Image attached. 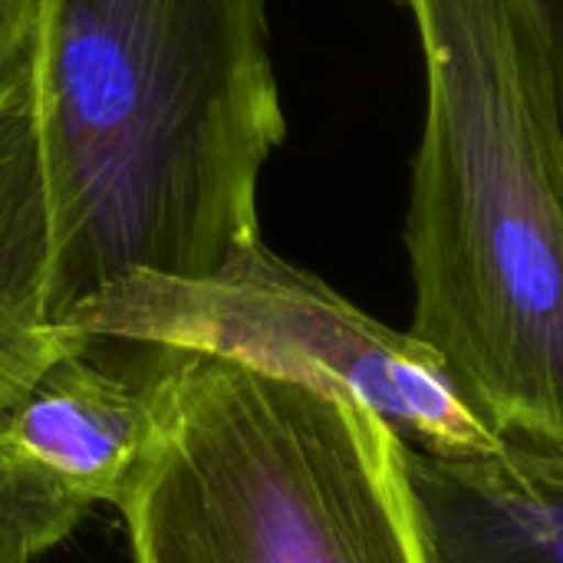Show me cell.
I'll return each mask as SVG.
<instances>
[{
  "label": "cell",
  "mask_w": 563,
  "mask_h": 563,
  "mask_svg": "<svg viewBox=\"0 0 563 563\" xmlns=\"http://www.w3.org/2000/svg\"><path fill=\"white\" fill-rule=\"evenodd\" d=\"M30 106L56 327L129 277L208 280L261 244L287 135L267 0H43Z\"/></svg>",
  "instance_id": "obj_1"
},
{
  "label": "cell",
  "mask_w": 563,
  "mask_h": 563,
  "mask_svg": "<svg viewBox=\"0 0 563 563\" xmlns=\"http://www.w3.org/2000/svg\"><path fill=\"white\" fill-rule=\"evenodd\" d=\"M426 69L409 333L455 399L563 482V115L534 0H406Z\"/></svg>",
  "instance_id": "obj_2"
},
{
  "label": "cell",
  "mask_w": 563,
  "mask_h": 563,
  "mask_svg": "<svg viewBox=\"0 0 563 563\" xmlns=\"http://www.w3.org/2000/svg\"><path fill=\"white\" fill-rule=\"evenodd\" d=\"M139 343L152 429L115 508L132 563H435L409 442L366 399Z\"/></svg>",
  "instance_id": "obj_3"
},
{
  "label": "cell",
  "mask_w": 563,
  "mask_h": 563,
  "mask_svg": "<svg viewBox=\"0 0 563 563\" xmlns=\"http://www.w3.org/2000/svg\"><path fill=\"white\" fill-rule=\"evenodd\" d=\"M66 330L205 346L330 379L366 399L419 452L439 459L505 455L409 330L366 317L264 241L208 280L129 277L79 307Z\"/></svg>",
  "instance_id": "obj_4"
},
{
  "label": "cell",
  "mask_w": 563,
  "mask_h": 563,
  "mask_svg": "<svg viewBox=\"0 0 563 563\" xmlns=\"http://www.w3.org/2000/svg\"><path fill=\"white\" fill-rule=\"evenodd\" d=\"M152 429L142 343L86 336L0 409V563L59 548L119 508Z\"/></svg>",
  "instance_id": "obj_5"
},
{
  "label": "cell",
  "mask_w": 563,
  "mask_h": 563,
  "mask_svg": "<svg viewBox=\"0 0 563 563\" xmlns=\"http://www.w3.org/2000/svg\"><path fill=\"white\" fill-rule=\"evenodd\" d=\"M435 563H563V482L508 455L439 459L409 445Z\"/></svg>",
  "instance_id": "obj_6"
},
{
  "label": "cell",
  "mask_w": 563,
  "mask_h": 563,
  "mask_svg": "<svg viewBox=\"0 0 563 563\" xmlns=\"http://www.w3.org/2000/svg\"><path fill=\"white\" fill-rule=\"evenodd\" d=\"M82 340L49 320V221L26 92L0 115V409Z\"/></svg>",
  "instance_id": "obj_7"
},
{
  "label": "cell",
  "mask_w": 563,
  "mask_h": 563,
  "mask_svg": "<svg viewBox=\"0 0 563 563\" xmlns=\"http://www.w3.org/2000/svg\"><path fill=\"white\" fill-rule=\"evenodd\" d=\"M40 16L43 0H0V115L33 86Z\"/></svg>",
  "instance_id": "obj_8"
},
{
  "label": "cell",
  "mask_w": 563,
  "mask_h": 563,
  "mask_svg": "<svg viewBox=\"0 0 563 563\" xmlns=\"http://www.w3.org/2000/svg\"><path fill=\"white\" fill-rule=\"evenodd\" d=\"M534 7L541 13L548 56H551V69H554V89H558L563 115V0H534Z\"/></svg>",
  "instance_id": "obj_9"
}]
</instances>
